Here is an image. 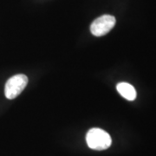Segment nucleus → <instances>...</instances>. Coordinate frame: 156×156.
I'll return each mask as SVG.
<instances>
[{
	"instance_id": "f257e3e1",
	"label": "nucleus",
	"mask_w": 156,
	"mask_h": 156,
	"mask_svg": "<svg viewBox=\"0 0 156 156\" xmlns=\"http://www.w3.org/2000/svg\"><path fill=\"white\" fill-rule=\"evenodd\" d=\"M87 144L91 149L101 151L108 149L112 143L110 135L101 128H91L86 135Z\"/></svg>"
},
{
	"instance_id": "f03ea898",
	"label": "nucleus",
	"mask_w": 156,
	"mask_h": 156,
	"mask_svg": "<svg viewBox=\"0 0 156 156\" xmlns=\"http://www.w3.org/2000/svg\"><path fill=\"white\" fill-rule=\"evenodd\" d=\"M28 83V77L23 74H18L11 77L5 83V95L6 98L12 100L21 94Z\"/></svg>"
},
{
	"instance_id": "7ed1b4c3",
	"label": "nucleus",
	"mask_w": 156,
	"mask_h": 156,
	"mask_svg": "<svg viewBox=\"0 0 156 156\" xmlns=\"http://www.w3.org/2000/svg\"><path fill=\"white\" fill-rule=\"evenodd\" d=\"M115 17L111 15H103L97 17L90 25V31L95 37H101L108 34L115 24Z\"/></svg>"
},
{
	"instance_id": "20e7f679",
	"label": "nucleus",
	"mask_w": 156,
	"mask_h": 156,
	"mask_svg": "<svg viewBox=\"0 0 156 156\" xmlns=\"http://www.w3.org/2000/svg\"><path fill=\"white\" fill-rule=\"evenodd\" d=\"M119 94L128 101H134L136 98V90L131 84L128 83H120L116 86Z\"/></svg>"
}]
</instances>
